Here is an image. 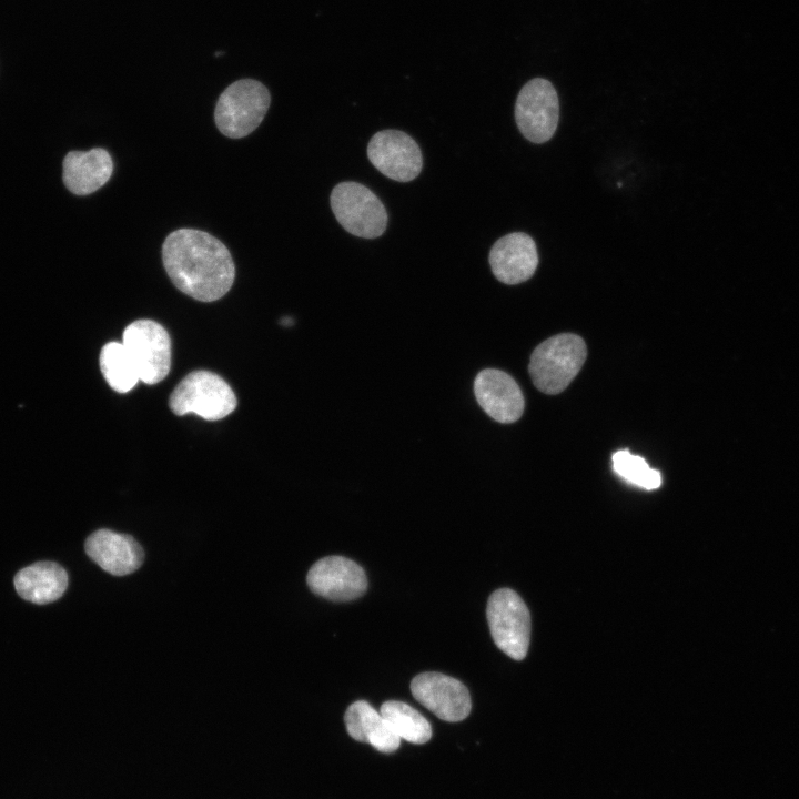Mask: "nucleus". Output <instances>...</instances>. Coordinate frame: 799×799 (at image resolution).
<instances>
[{"mask_svg":"<svg viewBox=\"0 0 799 799\" xmlns=\"http://www.w3.org/2000/svg\"><path fill=\"white\" fill-rule=\"evenodd\" d=\"M162 260L172 283L201 302L221 299L234 282L231 253L204 231L180 229L170 233L162 245Z\"/></svg>","mask_w":799,"mask_h":799,"instance_id":"1","label":"nucleus"},{"mask_svg":"<svg viewBox=\"0 0 799 799\" xmlns=\"http://www.w3.org/2000/svg\"><path fill=\"white\" fill-rule=\"evenodd\" d=\"M611 461L615 473L629 484L648 490L656 489L661 484L660 473L651 468L643 457L631 454L628 449L617 451L613 454Z\"/></svg>","mask_w":799,"mask_h":799,"instance_id":"20","label":"nucleus"},{"mask_svg":"<svg viewBox=\"0 0 799 799\" xmlns=\"http://www.w3.org/2000/svg\"><path fill=\"white\" fill-rule=\"evenodd\" d=\"M112 172V158L102 148L71 151L63 160V182L77 195L95 192L110 180Z\"/></svg>","mask_w":799,"mask_h":799,"instance_id":"15","label":"nucleus"},{"mask_svg":"<svg viewBox=\"0 0 799 799\" xmlns=\"http://www.w3.org/2000/svg\"><path fill=\"white\" fill-rule=\"evenodd\" d=\"M100 368L108 384L119 393L131 391L140 381L129 353L119 342H110L102 347Z\"/></svg>","mask_w":799,"mask_h":799,"instance_id":"19","label":"nucleus"},{"mask_svg":"<svg viewBox=\"0 0 799 799\" xmlns=\"http://www.w3.org/2000/svg\"><path fill=\"white\" fill-rule=\"evenodd\" d=\"M474 394L484 412L499 423H514L523 415L525 403L522 391L515 380L503 371H481L474 380Z\"/></svg>","mask_w":799,"mask_h":799,"instance_id":"12","label":"nucleus"},{"mask_svg":"<svg viewBox=\"0 0 799 799\" xmlns=\"http://www.w3.org/2000/svg\"><path fill=\"white\" fill-rule=\"evenodd\" d=\"M367 158L382 174L398 182L414 180L423 168L419 146L398 130L375 133L367 145Z\"/></svg>","mask_w":799,"mask_h":799,"instance_id":"9","label":"nucleus"},{"mask_svg":"<svg viewBox=\"0 0 799 799\" xmlns=\"http://www.w3.org/2000/svg\"><path fill=\"white\" fill-rule=\"evenodd\" d=\"M380 712L401 739L422 745L432 737V727L426 718L403 701H385Z\"/></svg>","mask_w":799,"mask_h":799,"instance_id":"18","label":"nucleus"},{"mask_svg":"<svg viewBox=\"0 0 799 799\" xmlns=\"http://www.w3.org/2000/svg\"><path fill=\"white\" fill-rule=\"evenodd\" d=\"M270 102V92L264 84L252 79L237 80L222 92L216 102V127L225 136H246L260 125Z\"/></svg>","mask_w":799,"mask_h":799,"instance_id":"3","label":"nucleus"},{"mask_svg":"<svg viewBox=\"0 0 799 799\" xmlns=\"http://www.w3.org/2000/svg\"><path fill=\"white\" fill-rule=\"evenodd\" d=\"M122 344L139 378L145 384L161 382L171 367V340L166 330L152 320H138L124 328Z\"/></svg>","mask_w":799,"mask_h":799,"instance_id":"7","label":"nucleus"},{"mask_svg":"<svg viewBox=\"0 0 799 799\" xmlns=\"http://www.w3.org/2000/svg\"><path fill=\"white\" fill-rule=\"evenodd\" d=\"M344 721L346 730L353 739L367 742L381 752H393L401 745V738L382 714L365 700H357L350 705L344 715Z\"/></svg>","mask_w":799,"mask_h":799,"instance_id":"16","label":"nucleus"},{"mask_svg":"<svg viewBox=\"0 0 799 799\" xmlns=\"http://www.w3.org/2000/svg\"><path fill=\"white\" fill-rule=\"evenodd\" d=\"M586 356V344L580 336L558 334L547 338L533 351L528 372L540 392L558 394L580 371Z\"/></svg>","mask_w":799,"mask_h":799,"instance_id":"2","label":"nucleus"},{"mask_svg":"<svg viewBox=\"0 0 799 799\" xmlns=\"http://www.w3.org/2000/svg\"><path fill=\"white\" fill-rule=\"evenodd\" d=\"M413 697L439 719L456 722L472 708L469 691L459 680L441 672H422L411 682Z\"/></svg>","mask_w":799,"mask_h":799,"instance_id":"10","label":"nucleus"},{"mask_svg":"<svg viewBox=\"0 0 799 799\" xmlns=\"http://www.w3.org/2000/svg\"><path fill=\"white\" fill-rule=\"evenodd\" d=\"M331 209L348 233L364 239L381 236L387 226V212L382 201L365 185L346 181L331 192Z\"/></svg>","mask_w":799,"mask_h":799,"instance_id":"5","label":"nucleus"},{"mask_svg":"<svg viewBox=\"0 0 799 799\" xmlns=\"http://www.w3.org/2000/svg\"><path fill=\"white\" fill-rule=\"evenodd\" d=\"M558 119L559 103L553 84L542 78L528 81L515 103V120L520 133L533 143L547 142L557 129Z\"/></svg>","mask_w":799,"mask_h":799,"instance_id":"8","label":"nucleus"},{"mask_svg":"<svg viewBox=\"0 0 799 799\" xmlns=\"http://www.w3.org/2000/svg\"><path fill=\"white\" fill-rule=\"evenodd\" d=\"M488 260L494 276L502 283L513 285L533 276L538 265V253L528 234L514 232L494 243Z\"/></svg>","mask_w":799,"mask_h":799,"instance_id":"13","label":"nucleus"},{"mask_svg":"<svg viewBox=\"0 0 799 799\" xmlns=\"http://www.w3.org/2000/svg\"><path fill=\"white\" fill-rule=\"evenodd\" d=\"M495 645L515 660L525 658L530 639V616L517 593L509 588L495 590L486 609Z\"/></svg>","mask_w":799,"mask_h":799,"instance_id":"6","label":"nucleus"},{"mask_svg":"<svg viewBox=\"0 0 799 799\" xmlns=\"http://www.w3.org/2000/svg\"><path fill=\"white\" fill-rule=\"evenodd\" d=\"M306 583L316 595L333 601H348L364 595L367 578L364 569L343 556H327L310 568Z\"/></svg>","mask_w":799,"mask_h":799,"instance_id":"11","label":"nucleus"},{"mask_svg":"<svg viewBox=\"0 0 799 799\" xmlns=\"http://www.w3.org/2000/svg\"><path fill=\"white\" fill-rule=\"evenodd\" d=\"M13 581L21 598L43 605L63 595L68 586V574L57 563L38 562L18 572Z\"/></svg>","mask_w":799,"mask_h":799,"instance_id":"17","label":"nucleus"},{"mask_svg":"<svg viewBox=\"0 0 799 799\" xmlns=\"http://www.w3.org/2000/svg\"><path fill=\"white\" fill-rule=\"evenodd\" d=\"M87 555L103 570L114 576L135 572L143 563L144 553L130 535L110 529H99L85 540Z\"/></svg>","mask_w":799,"mask_h":799,"instance_id":"14","label":"nucleus"},{"mask_svg":"<svg viewBox=\"0 0 799 799\" xmlns=\"http://www.w3.org/2000/svg\"><path fill=\"white\" fill-rule=\"evenodd\" d=\"M237 401L230 385L218 374L194 371L173 390L169 405L176 415L195 413L206 421H218L231 414Z\"/></svg>","mask_w":799,"mask_h":799,"instance_id":"4","label":"nucleus"}]
</instances>
